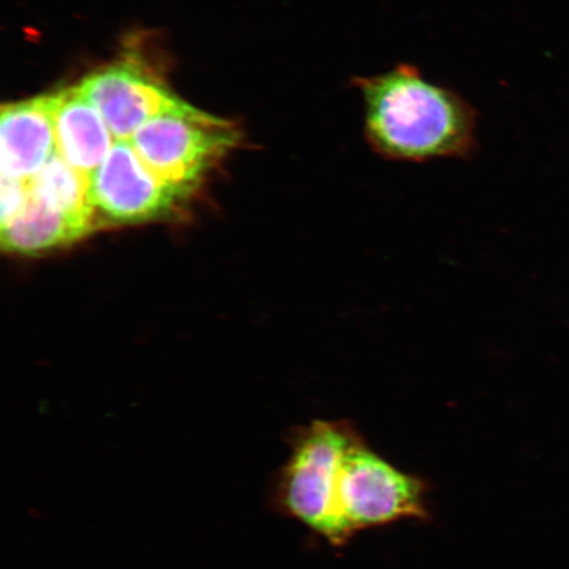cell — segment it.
<instances>
[{"instance_id":"obj_1","label":"cell","mask_w":569,"mask_h":569,"mask_svg":"<svg viewBox=\"0 0 569 569\" xmlns=\"http://www.w3.org/2000/svg\"><path fill=\"white\" fill-rule=\"evenodd\" d=\"M365 103V137L380 158L400 162L471 159L478 112L459 92L426 80L410 63L355 77Z\"/></svg>"},{"instance_id":"obj_8","label":"cell","mask_w":569,"mask_h":569,"mask_svg":"<svg viewBox=\"0 0 569 569\" xmlns=\"http://www.w3.org/2000/svg\"><path fill=\"white\" fill-rule=\"evenodd\" d=\"M51 97L57 153L90 180L111 151L109 127L80 87L62 89Z\"/></svg>"},{"instance_id":"obj_5","label":"cell","mask_w":569,"mask_h":569,"mask_svg":"<svg viewBox=\"0 0 569 569\" xmlns=\"http://www.w3.org/2000/svg\"><path fill=\"white\" fill-rule=\"evenodd\" d=\"M190 197L151 172L130 141H117L90 178L97 229L152 222L180 209Z\"/></svg>"},{"instance_id":"obj_2","label":"cell","mask_w":569,"mask_h":569,"mask_svg":"<svg viewBox=\"0 0 569 569\" xmlns=\"http://www.w3.org/2000/svg\"><path fill=\"white\" fill-rule=\"evenodd\" d=\"M361 437L358 427L343 419L297 427L289 439V458L273 483L276 509L337 547L351 539L337 503L341 461Z\"/></svg>"},{"instance_id":"obj_9","label":"cell","mask_w":569,"mask_h":569,"mask_svg":"<svg viewBox=\"0 0 569 569\" xmlns=\"http://www.w3.org/2000/svg\"><path fill=\"white\" fill-rule=\"evenodd\" d=\"M94 230L88 220L71 217L30 193L24 209L2 226V246L11 253H42L74 243Z\"/></svg>"},{"instance_id":"obj_11","label":"cell","mask_w":569,"mask_h":569,"mask_svg":"<svg viewBox=\"0 0 569 569\" xmlns=\"http://www.w3.org/2000/svg\"><path fill=\"white\" fill-rule=\"evenodd\" d=\"M28 196H30L28 182L2 177V208H0V211H2V217H0L2 226L9 223L10 220L24 209Z\"/></svg>"},{"instance_id":"obj_7","label":"cell","mask_w":569,"mask_h":569,"mask_svg":"<svg viewBox=\"0 0 569 569\" xmlns=\"http://www.w3.org/2000/svg\"><path fill=\"white\" fill-rule=\"evenodd\" d=\"M0 141L2 177L30 182L57 153L52 97L4 106Z\"/></svg>"},{"instance_id":"obj_3","label":"cell","mask_w":569,"mask_h":569,"mask_svg":"<svg viewBox=\"0 0 569 569\" xmlns=\"http://www.w3.org/2000/svg\"><path fill=\"white\" fill-rule=\"evenodd\" d=\"M238 140L230 122L182 102L148 120L130 142L151 172L193 194Z\"/></svg>"},{"instance_id":"obj_4","label":"cell","mask_w":569,"mask_h":569,"mask_svg":"<svg viewBox=\"0 0 569 569\" xmlns=\"http://www.w3.org/2000/svg\"><path fill=\"white\" fill-rule=\"evenodd\" d=\"M429 483L402 471L372 450L361 437L341 461L337 503L351 538L356 532L403 519L429 518Z\"/></svg>"},{"instance_id":"obj_10","label":"cell","mask_w":569,"mask_h":569,"mask_svg":"<svg viewBox=\"0 0 569 569\" xmlns=\"http://www.w3.org/2000/svg\"><path fill=\"white\" fill-rule=\"evenodd\" d=\"M30 193L71 217L88 220L94 227L89 187L90 180L56 153L30 182Z\"/></svg>"},{"instance_id":"obj_6","label":"cell","mask_w":569,"mask_h":569,"mask_svg":"<svg viewBox=\"0 0 569 569\" xmlns=\"http://www.w3.org/2000/svg\"><path fill=\"white\" fill-rule=\"evenodd\" d=\"M78 87L117 141H131L148 120L182 103L137 62H119L96 71Z\"/></svg>"}]
</instances>
